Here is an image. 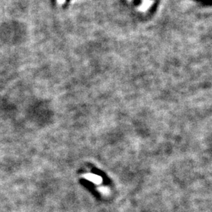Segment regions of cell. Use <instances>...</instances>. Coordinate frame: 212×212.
I'll return each mask as SVG.
<instances>
[{
  "label": "cell",
  "mask_w": 212,
  "mask_h": 212,
  "mask_svg": "<svg viewBox=\"0 0 212 212\" xmlns=\"http://www.w3.org/2000/svg\"><path fill=\"white\" fill-rule=\"evenodd\" d=\"M86 178L88 180H90L91 181L94 182L96 183H99L101 181V178L98 177L97 176H96V175H92V174H88V175H86Z\"/></svg>",
  "instance_id": "6da1fadb"
}]
</instances>
